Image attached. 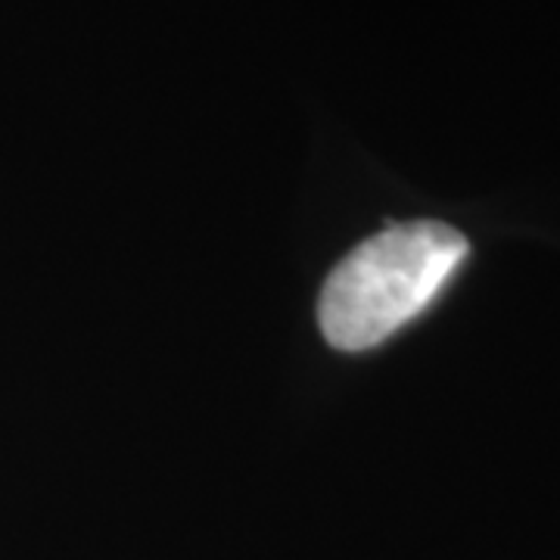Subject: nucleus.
<instances>
[{"label":"nucleus","mask_w":560,"mask_h":560,"mask_svg":"<svg viewBox=\"0 0 560 560\" xmlns=\"http://www.w3.org/2000/svg\"><path fill=\"white\" fill-rule=\"evenodd\" d=\"M467 237L442 221L386 228L334 268L318 300L324 340L340 352L381 346L430 308L467 259Z\"/></svg>","instance_id":"obj_1"}]
</instances>
